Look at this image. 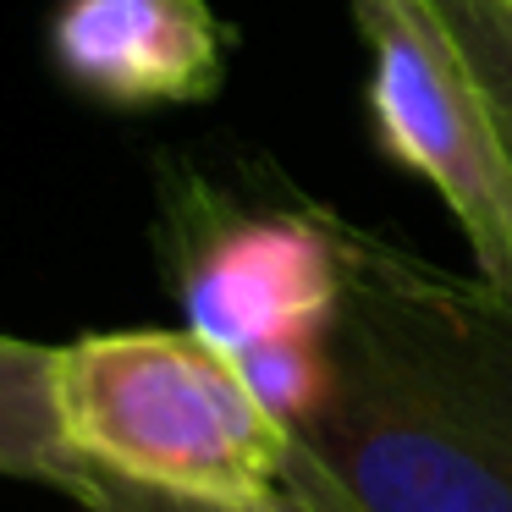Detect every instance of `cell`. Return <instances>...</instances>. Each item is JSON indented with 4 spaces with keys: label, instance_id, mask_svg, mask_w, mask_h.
<instances>
[{
    "label": "cell",
    "instance_id": "4",
    "mask_svg": "<svg viewBox=\"0 0 512 512\" xmlns=\"http://www.w3.org/2000/svg\"><path fill=\"white\" fill-rule=\"evenodd\" d=\"M171 276L188 325L248 358L287 336H320L342 298V237L331 215L254 210L199 177L171 182Z\"/></svg>",
    "mask_w": 512,
    "mask_h": 512
},
{
    "label": "cell",
    "instance_id": "6",
    "mask_svg": "<svg viewBox=\"0 0 512 512\" xmlns=\"http://www.w3.org/2000/svg\"><path fill=\"white\" fill-rule=\"evenodd\" d=\"M83 457L61 424L56 347L0 331V474L72 496Z\"/></svg>",
    "mask_w": 512,
    "mask_h": 512
},
{
    "label": "cell",
    "instance_id": "1",
    "mask_svg": "<svg viewBox=\"0 0 512 512\" xmlns=\"http://www.w3.org/2000/svg\"><path fill=\"white\" fill-rule=\"evenodd\" d=\"M325 397L287 463L347 512H512V292L336 226Z\"/></svg>",
    "mask_w": 512,
    "mask_h": 512
},
{
    "label": "cell",
    "instance_id": "3",
    "mask_svg": "<svg viewBox=\"0 0 512 512\" xmlns=\"http://www.w3.org/2000/svg\"><path fill=\"white\" fill-rule=\"evenodd\" d=\"M369 39V116L397 166L452 210L479 276L512 292V166L485 122L452 28L430 0H353Z\"/></svg>",
    "mask_w": 512,
    "mask_h": 512
},
{
    "label": "cell",
    "instance_id": "5",
    "mask_svg": "<svg viewBox=\"0 0 512 512\" xmlns=\"http://www.w3.org/2000/svg\"><path fill=\"white\" fill-rule=\"evenodd\" d=\"M226 50L232 34L210 0H61L50 23L61 78L116 111L210 100Z\"/></svg>",
    "mask_w": 512,
    "mask_h": 512
},
{
    "label": "cell",
    "instance_id": "7",
    "mask_svg": "<svg viewBox=\"0 0 512 512\" xmlns=\"http://www.w3.org/2000/svg\"><path fill=\"white\" fill-rule=\"evenodd\" d=\"M72 501L89 512H347L331 490L314 474H303L298 463H287L276 496L265 501H204V496H177V490H149L133 485V479H116L105 468H78V485H72Z\"/></svg>",
    "mask_w": 512,
    "mask_h": 512
},
{
    "label": "cell",
    "instance_id": "2",
    "mask_svg": "<svg viewBox=\"0 0 512 512\" xmlns=\"http://www.w3.org/2000/svg\"><path fill=\"white\" fill-rule=\"evenodd\" d=\"M61 424L89 468L204 501H265L287 474V424L243 364L182 331H100L56 347Z\"/></svg>",
    "mask_w": 512,
    "mask_h": 512
},
{
    "label": "cell",
    "instance_id": "8",
    "mask_svg": "<svg viewBox=\"0 0 512 512\" xmlns=\"http://www.w3.org/2000/svg\"><path fill=\"white\" fill-rule=\"evenodd\" d=\"M430 6L452 28L485 105V122L512 166V0H430Z\"/></svg>",
    "mask_w": 512,
    "mask_h": 512
}]
</instances>
